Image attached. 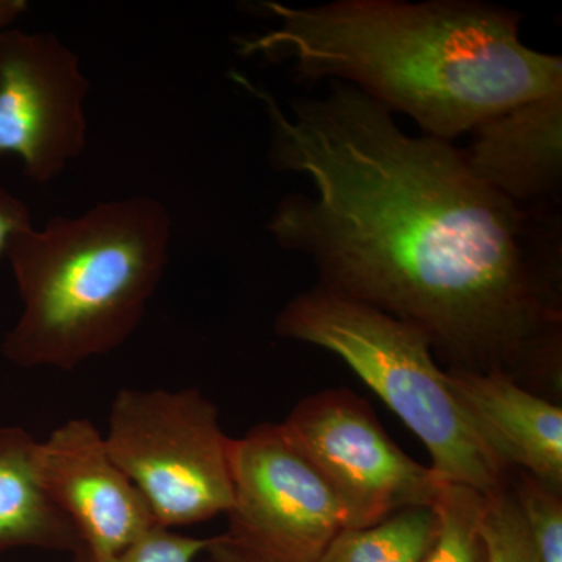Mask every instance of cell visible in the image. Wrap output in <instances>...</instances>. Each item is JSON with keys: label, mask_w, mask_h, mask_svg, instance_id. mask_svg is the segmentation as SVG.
<instances>
[{"label": "cell", "mask_w": 562, "mask_h": 562, "mask_svg": "<svg viewBox=\"0 0 562 562\" xmlns=\"http://www.w3.org/2000/svg\"><path fill=\"white\" fill-rule=\"evenodd\" d=\"M272 127L277 171L314 195L281 201L269 232L312 258L319 286L416 325L447 369L502 372L561 391V306L517 203L476 179L449 140L406 135L351 85L295 99L292 114L243 76Z\"/></svg>", "instance_id": "cell-1"}, {"label": "cell", "mask_w": 562, "mask_h": 562, "mask_svg": "<svg viewBox=\"0 0 562 562\" xmlns=\"http://www.w3.org/2000/svg\"><path fill=\"white\" fill-rule=\"evenodd\" d=\"M279 27L238 41L244 57L292 60L302 79L351 85L424 135L452 143L517 103L562 88V58L520 40V18L469 0L260 5Z\"/></svg>", "instance_id": "cell-2"}, {"label": "cell", "mask_w": 562, "mask_h": 562, "mask_svg": "<svg viewBox=\"0 0 562 562\" xmlns=\"http://www.w3.org/2000/svg\"><path fill=\"white\" fill-rule=\"evenodd\" d=\"M171 239L168 206L150 195L101 202L14 236L7 258L22 312L3 357L69 372L120 349L160 286Z\"/></svg>", "instance_id": "cell-3"}, {"label": "cell", "mask_w": 562, "mask_h": 562, "mask_svg": "<svg viewBox=\"0 0 562 562\" xmlns=\"http://www.w3.org/2000/svg\"><path fill=\"white\" fill-rule=\"evenodd\" d=\"M276 333L338 355L420 439L442 482L508 490L513 469L472 427L422 328L317 284L281 308Z\"/></svg>", "instance_id": "cell-4"}, {"label": "cell", "mask_w": 562, "mask_h": 562, "mask_svg": "<svg viewBox=\"0 0 562 562\" xmlns=\"http://www.w3.org/2000/svg\"><path fill=\"white\" fill-rule=\"evenodd\" d=\"M103 438L157 527L177 531L232 508L233 438L220 408L195 387H124L111 403Z\"/></svg>", "instance_id": "cell-5"}, {"label": "cell", "mask_w": 562, "mask_h": 562, "mask_svg": "<svg viewBox=\"0 0 562 562\" xmlns=\"http://www.w3.org/2000/svg\"><path fill=\"white\" fill-rule=\"evenodd\" d=\"M280 424L335 491L347 528L369 527L403 509L435 506L446 483L403 452L371 405L347 387L306 395Z\"/></svg>", "instance_id": "cell-6"}, {"label": "cell", "mask_w": 562, "mask_h": 562, "mask_svg": "<svg viewBox=\"0 0 562 562\" xmlns=\"http://www.w3.org/2000/svg\"><path fill=\"white\" fill-rule=\"evenodd\" d=\"M228 541L265 562H314L347 516L327 480L281 424L262 422L232 441Z\"/></svg>", "instance_id": "cell-7"}, {"label": "cell", "mask_w": 562, "mask_h": 562, "mask_svg": "<svg viewBox=\"0 0 562 562\" xmlns=\"http://www.w3.org/2000/svg\"><path fill=\"white\" fill-rule=\"evenodd\" d=\"M91 81L50 32H0V158L16 155L33 183L54 181L87 147Z\"/></svg>", "instance_id": "cell-8"}, {"label": "cell", "mask_w": 562, "mask_h": 562, "mask_svg": "<svg viewBox=\"0 0 562 562\" xmlns=\"http://www.w3.org/2000/svg\"><path fill=\"white\" fill-rule=\"evenodd\" d=\"M36 471L47 497L76 528L81 547L95 557L120 553L157 527L91 420H66L38 441Z\"/></svg>", "instance_id": "cell-9"}, {"label": "cell", "mask_w": 562, "mask_h": 562, "mask_svg": "<svg viewBox=\"0 0 562 562\" xmlns=\"http://www.w3.org/2000/svg\"><path fill=\"white\" fill-rule=\"evenodd\" d=\"M462 412L492 452L513 471H524L562 490L561 405L502 372L446 369Z\"/></svg>", "instance_id": "cell-10"}, {"label": "cell", "mask_w": 562, "mask_h": 562, "mask_svg": "<svg viewBox=\"0 0 562 562\" xmlns=\"http://www.w3.org/2000/svg\"><path fill=\"white\" fill-rule=\"evenodd\" d=\"M464 151L480 181L509 201L554 194L562 173V88L517 103L473 128Z\"/></svg>", "instance_id": "cell-11"}, {"label": "cell", "mask_w": 562, "mask_h": 562, "mask_svg": "<svg viewBox=\"0 0 562 562\" xmlns=\"http://www.w3.org/2000/svg\"><path fill=\"white\" fill-rule=\"evenodd\" d=\"M38 441L21 427H0V557L18 549L76 553V528L50 502L36 471Z\"/></svg>", "instance_id": "cell-12"}, {"label": "cell", "mask_w": 562, "mask_h": 562, "mask_svg": "<svg viewBox=\"0 0 562 562\" xmlns=\"http://www.w3.org/2000/svg\"><path fill=\"white\" fill-rule=\"evenodd\" d=\"M438 531L435 506L403 509L382 522L338 532L314 562H424Z\"/></svg>", "instance_id": "cell-13"}, {"label": "cell", "mask_w": 562, "mask_h": 562, "mask_svg": "<svg viewBox=\"0 0 562 562\" xmlns=\"http://www.w3.org/2000/svg\"><path fill=\"white\" fill-rule=\"evenodd\" d=\"M484 495L461 484L443 483L435 503L439 531L424 562H486L480 517Z\"/></svg>", "instance_id": "cell-14"}, {"label": "cell", "mask_w": 562, "mask_h": 562, "mask_svg": "<svg viewBox=\"0 0 562 562\" xmlns=\"http://www.w3.org/2000/svg\"><path fill=\"white\" fill-rule=\"evenodd\" d=\"M509 486L539 562H562V490L524 471L513 472Z\"/></svg>", "instance_id": "cell-15"}, {"label": "cell", "mask_w": 562, "mask_h": 562, "mask_svg": "<svg viewBox=\"0 0 562 562\" xmlns=\"http://www.w3.org/2000/svg\"><path fill=\"white\" fill-rule=\"evenodd\" d=\"M480 532L486 562H539L512 486L484 495Z\"/></svg>", "instance_id": "cell-16"}, {"label": "cell", "mask_w": 562, "mask_h": 562, "mask_svg": "<svg viewBox=\"0 0 562 562\" xmlns=\"http://www.w3.org/2000/svg\"><path fill=\"white\" fill-rule=\"evenodd\" d=\"M214 538H192L166 528H151L139 541L110 557H95L80 547L70 562H198Z\"/></svg>", "instance_id": "cell-17"}, {"label": "cell", "mask_w": 562, "mask_h": 562, "mask_svg": "<svg viewBox=\"0 0 562 562\" xmlns=\"http://www.w3.org/2000/svg\"><path fill=\"white\" fill-rule=\"evenodd\" d=\"M33 227L27 203L0 184V260L7 257L11 239Z\"/></svg>", "instance_id": "cell-18"}, {"label": "cell", "mask_w": 562, "mask_h": 562, "mask_svg": "<svg viewBox=\"0 0 562 562\" xmlns=\"http://www.w3.org/2000/svg\"><path fill=\"white\" fill-rule=\"evenodd\" d=\"M201 560L202 562H265L228 541L225 535L214 536L213 542Z\"/></svg>", "instance_id": "cell-19"}, {"label": "cell", "mask_w": 562, "mask_h": 562, "mask_svg": "<svg viewBox=\"0 0 562 562\" xmlns=\"http://www.w3.org/2000/svg\"><path fill=\"white\" fill-rule=\"evenodd\" d=\"M27 9L25 0H0V32L7 31Z\"/></svg>", "instance_id": "cell-20"}]
</instances>
